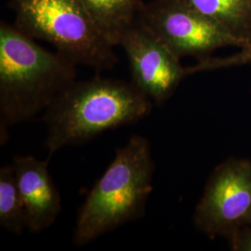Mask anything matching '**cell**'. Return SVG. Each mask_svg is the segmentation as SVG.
I'll list each match as a JSON object with an SVG mask.
<instances>
[{
  "label": "cell",
  "instance_id": "cell-1",
  "mask_svg": "<svg viewBox=\"0 0 251 251\" xmlns=\"http://www.w3.org/2000/svg\"><path fill=\"white\" fill-rule=\"evenodd\" d=\"M75 63L40 47L16 25H0V143L9 126L45 112L75 81Z\"/></svg>",
  "mask_w": 251,
  "mask_h": 251
},
{
  "label": "cell",
  "instance_id": "cell-2",
  "mask_svg": "<svg viewBox=\"0 0 251 251\" xmlns=\"http://www.w3.org/2000/svg\"><path fill=\"white\" fill-rule=\"evenodd\" d=\"M152 101L132 82L94 77L75 81L44 112L49 158L63 147L85 144L131 125L151 113Z\"/></svg>",
  "mask_w": 251,
  "mask_h": 251
},
{
  "label": "cell",
  "instance_id": "cell-3",
  "mask_svg": "<svg viewBox=\"0 0 251 251\" xmlns=\"http://www.w3.org/2000/svg\"><path fill=\"white\" fill-rule=\"evenodd\" d=\"M154 162L149 141L133 135L117 148L107 170L79 208L73 242L82 247L142 219L152 193Z\"/></svg>",
  "mask_w": 251,
  "mask_h": 251
},
{
  "label": "cell",
  "instance_id": "cell-4",
  "mask_svg": "<svg viewBox=\"0 0 251 251\" xmlns=\"http://www.w3.org/2000/svg\"><path fill=\"white\" fill-rule=\"evenodd\" d=\"M9 4L22 32L50 43L76 65L103 71L118 62L115 46L81 0H9Z\"/></svg>",
  "mask_w": 251,
  "mask_h": 251
},
{
  "label": "cell",
  "instance_id": "cell-5",
  "mask_svg": "<svg viewBox=\"0 0 251 251\" xmlns=\"http://www.w3.org/2000/svg\"><path fill=\"white\" fill-rule=\"evenodd\" d=\"M138 21L179 58L203 56L222 47L244 48L251 43L250 37L235 33L179 0H156L143 6Z\"/></svg>",
  "mask_w": 251,
  "mask_h": 251
},
{
  "label": "cell",
  "instance_id": "cell-6",
  "mask_svg": "<svg viewBox=\"0 0 251 251\" xmlns=\"http://www.w3.org/2000/svg\"><path fill=\"white\" fill-rule=\"evenodd\" d=\"M198 231L228 239L251 225V162L232 158L222 163L207 179L194 214Z\"/></svg>",
  "mask_w": 251,
  "mask_h": 251
},
{
  "label": "cell",
  "instance_id": "cell-7",
  "mask_svg": "<svg viewBox=\"0 0 251 251\" xmlns=\"http://www.w3.org/2000/svg\"><path fill=\"white\" fill-rule=\"evenodd\" d=\"M118 46L127 57L131 82L158 105L171 98L186 76L179 57L139 21L126 30Z\"/></svg>",
  "mask_w": 251,
  "mask_h": 251
},
{
  "label": "cell",
  "instance_id": "cell-8",
  "mask_svg": "<svg viewBox=\"0 0 251 251\" xmlns=\"http://www.w3.org/2000/svg\"><path fill=\"white\" fill-rule=\"evenodd\" d=\"M50 158L15 156L12 168L26 213L27 229L41 233L56 222L62 210L59 189L49 171Z\"/></svg>",
  "mask_w": 251,
  "mask_h": 251
},
{
  "label": "cell",
  "instance_id": "cell-9",
  "mask_svg": "<svg viewBox=\"0 0 251 251\" xmlns=\"http://www.w3.org/2000/svg\"><path fill=\"white\" fill-rule=\"evenodd\" d=\"M102 34L113 45L138 21L143 5L138 0H81Z\"/></svg>",
  "mask_w": 251,
  "mask_h": 251
},
{
  "label": "cell",
  "instance_id": "cell-10",
  "mask_svg": "<svg viewBox=\"0 0 251 251\" xmlns=\"http://www.w3.org/2000/svg\"><path fill=\"white\" fill-rule=\"evenodd\" d=\"M0 226L12 234L27 229L25 208L11 165L0 169Z\"/></svg>",
  "mask_w": 251,
  "mask_h": 251
},
{
  "label": "cell",
  "instance_id": "cell-11",
  "mask_svg": "<svg viewBox=\"0 0 251 251\" xmlns=\"http://www.w3.org/2000/svg\"><path fill=\"white\" fill-rule=\"evenodd\" d=\"M208 18L226 26L239 25L248 16L249 6L246 0H179Z\"/></svg>",
  "mask_w": 251,
  "mask_h": 251
},
{
  "label": "cell",
  "instance_id": "cell-12",
  "mask_svg": "<svg viewBox=\"0 0 251 251\" xmlns=\"http://www.w3.org/2000/svg\"><path fill=\"white\" fill-rule=\"evenodd\" d=\"M248 63H251V43L242 48L241 51L233 54L232 56L225 58H207L201 60L198 64L185 68V75H189L195 73L225 69Z\"/></svg>",
  "mask_w": 251,
  "mask_h": 251
},
{
  "label": "cell",
  "instance_id": "cell-13",
  "mask_svg": "<svg viewBox=\"0 0 251 251\" xmlns=\"http://www.w3.org/2000/svg\"><path fill=\"white\" fill-rule=\"evenodd\" d=\"M233 251H251V225L238 229L229 238Z\"/></svg>",
  "mask_w": 251,
  "mask_h": 251
}]
</instances>
